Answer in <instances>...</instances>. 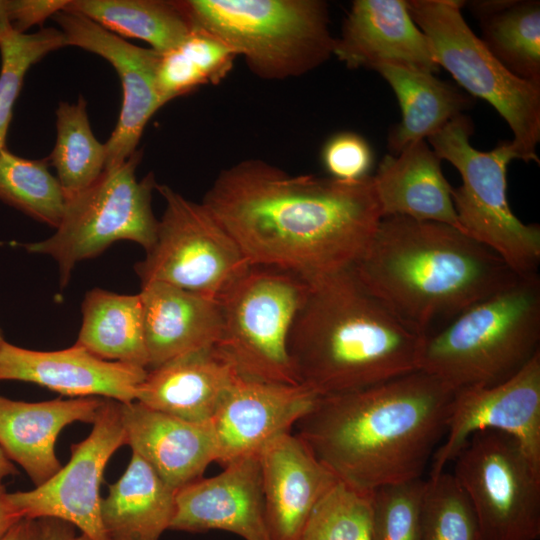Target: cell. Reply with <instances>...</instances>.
I'll return each instance as SVG.
<instances>
[{"mask_svg":"<svg viewBox=\"0 0 540 540\" xmlns=\"http://www.w3.org/2000/svg\"><path fill=\"white\" fill-rule=\"evenodd\" d=\"M74 540H91V539L88 538L86 535L81 534L79 536H75Z\"/></svg>","mask_w":540,"mask_h":540,"instance_id":"f6af8a7d","label":"cell"},{"mask_svg":"<svg viewBox=\"0 0 540 540\" xmlns=\"http://www.w3.org/2000/svg\"><path fill=\"white\" fill-rule=\"evenodd\" d=\"M144 334L151 370L182 355L217 346L220 300L163 282L141 285Z\"/></svg>","mask_w":540,"mask_h":540,"instance_id":"603a6c76","label":"cell"},{"mask_svg":"<svg viewBox=\"0 0 540 540\" xmlns=\"http://www.w3.org/2000/svg\"><path fill=\"white\" fill-rule=\"evenodd\" d=\"M309 282L288 338L298 383L331 396L418 370L424 337L369 292L353 267Z\"/></svg>","mask_w":540,"mask_h":540,"instance_id":"277c9868","label":"cell"},{"mask_svg":"<svg viewBox=\"0 0 540 540\" xmlns=\"http://www.w3.org/2000/svg\"><path fill=\"white\" fill-rule=\"evenodd\" d=\"M37 520L40 523L42 540H74L76 536L75 527L66 521L55 518Z\"/></svg>","mask_w":540,"mask_h":540,"instance_id":"ab89813d","label":"cell"},{"mask_svg":"<svg viewBox=\"0 0 540 540\" xmlns=\"http://www.w3.org/2000/svg\"><path fill=\"white\" fill-rule=\"evenodd\" d=\"M165 201L156 239L134 270L141 285L163 282L220 300L251 264L201 202L157 184Z\"/></svg>","mask_w":540,"mask_h":540,"instance_id":"8fae6325","label":"cell"},{"mask_svg":"<svg viewBox=\"0 0 540 540\" xmlns=\"http://www.w3.org/2000/svg\"><path fill=\"white\" fill-rule=\"evenodd\" d=\"M320 396L302 384L239 376L211 421L222 466L258 454L275 437L291 432Z\"/></svg>","mask_w":540,"mask_h":540,"instance_id":"2e32d148","label":"cell"},{"mask_svg":"<svg viewBox=\"0 0 540 540\" xmlns=\"http://www.w3.org/2000/svg\"><path fill=\"white\" fill-rule=\"evenodd\" d=\"M407 7L427 37L437 65L506 121L519 160L539 163L540 85L511 73L487 49L462 15L464 1L408 0Z\"/></svg>","mask_w":540,"mask_h":540,"instance_id":"ba28073f","label":"cell"},{"mask_svg":"<svg viewBox=\"0 0 540 540\" xmlns=\"http://www.w3.org/2000/svg\"><path fill=\"white\" fill-rule=\"evenodd\" d=\"M322 162L330 177L356 181L370 176L373 152L369 143L354 132H339L327 140Z\"/></svg>","mask_w":540,"mask_h":540,"instance_id":"74e56055","label":"cell"},{"mask_svg":"<svg viewBox=\"0 0 540 540\" xmlns=\"http://www.w3.org/2000/svg\"><path fill=\"white\" fill-rule=\"evenodd\" d=\"M372 180L382 217L433 221L462 231L452 201L453 187L426 140L412 142L396 155H385Z\"/></svg>","mask_w":540,"mask_h":540,"instance_id":"d4e9b609","label":"cell"},{"mask_svg":"<svg viewBox=\"0 0 540 540\" xmlns=\"http://www.w3.org/2000/svg\"><path fill=\"white\" fill-rule=\"evenodd\" d=\"M148 370L103 360L77 344L56 351H37L3 341L0 381L34 383L62 395L136 401Z\"/></svg>","mask_w":540,"mask_h":540,"instance_id":"ac0fdd59","label":"cell"},{"mask_svg":"<svg viewBox=\"0 0 540 540\" xmlns=\"http://www.w3.org/2000/svg\"><path fill=\"white\" fill-rule=\"evenodd\" d=\"M372 493L336 480L312 509L297 540H371Z\"/></svg>","mask_w":540,"mask_h":540,"instance_id":"836d02e7","label":"cell"},{"mask_svg":"<svg viewBox=\"0 0 540 540\" xmlns=\"http://www.w3.org/2000/svg\"><path fill=\"white\" fill-rule=\"evenodd\" d=\"M310 286L289 270L251 265L221 297L222 331L217 348L240 376L265 382L300 384L288 338Z\"/></svg>","mask_w":540,"mask_h":540,"instance_id":"30bf717a","label":"cell"},{"mask_svg":"<svg viewBox=\"0 0 540 540\" xmlns=\"http://www.w3.org/2000/svg\"><path fill=\"white\" fill-rule=\"evenodd\" d=\"M13 30L7 11V0H0V41Z\"/></svg>","mask_w":540,"mask_h":540,"instance_id":"7bdbcfd3","label":"cell"},{"mask_svg":"<svg viewBox=\"0 0 540 540\" xmlns=\"http://www.w3.org/2000/svg\"><path fill=\"white\" fill-rule=\"evenodd\" d=\"M455 390L415 370L320 396L296 434L337 480L359 491L423 478L447 429Z\"/></svg>","mask_w":540,"mask_h":540,"instance_id":"7a4b0ae2","label":"cell"},{"mask_svg":"<svg viewBox=\"0 0 540 540\" xmlns=\"http://www.w3.org/2000/svg\"><path fill=\"white\" fill-rule=\"evenodd\" d=\"M239 376L231 361L215 346L148 370L136 401L183 420L207 423Z\"/></svg>","mask_w":540,"mask_h":540,"instance_id":"cb8c5ba5","label":"cell"},{"mask_svg":"<svg viewBox=\"0 0 540 540\" xmlns=\"http://www.w3.org/2000/svg\"><path fill=\"white\" fill-rule=\"evenodd\" d=\"M53 19L61 27L67 45L101 56L120 78L122 106L115 129L105 143V169L119 165L137 150L147 122L163 106L157 86L161 54L132 45L78 13L61 10Z\"/></svg>","mask_w":540,"mask_h":540,"instance_id":"9a60e30c","label":"cell"},{"mask_svg":"<svg viewBox=\"0 0 540 540\" xmlns=\"http://www.w3.org/2000/svg\"><path fill=\"white\" fill-rule=\"evenodd\" d=\"M472 134V120L460 114L427 138L439 158L450 162L461 176V186L452 190L461 229L495 252L518 276L538 274L540 227L518 219L507 198V167L518 159L512 142L479 151L470 143Z\"/></svg>","mask_w":540,"mask_h":540,"instance_id":"52a82bcc","label":"cell"},{"mask_svg":"<svg viewBox=\"0 0 540 540\" xmlns=\"http://www.w3.org/2000/svg\"><path fill=\"white\" fill-rule=\"evenodd\" d=\"M374 71L394 91L401 120L388 135V149L396 155L410 143L426 140L474 104V98L432 73L381 65Z\"/></svg>","mask_w":540,"mask_h":540,"instance_id":"4316f807","label":"cell"},{"mask_svg":"<svg viewBox=\"0 0 540 540\" xmlns=\"http://www.w3.org/2000/svg\"><path fill=\"white\" fill-rule=\"evenodd\" d=\"M485 429L512 436L540 465V352L500 384L455 390L446 433L432 457L429 476L445 471L469 437Z\"/></svg>","mask_w":540,"mask_h":540,"instance_id":"5bb4252c","label":"cell"},{"mask_svg":"<svg viewBox=\"0 0 540 540\" xmlns=\"http://www.w3.org/2000/svg\"><path fill=\"white\" fill-rule=\"evenodd\" d=\"M333 55L349 69L392 65L432 74L439 70L406 0L353 1L335 38Z\"/></svg>","mask_w":540,"mask_h":540,"instance_id":"d6986e66","label":"cell"},{"mask_svg":"<svg viewBox=\"0 0 540 540\" xmlns=\"http://www.w3.org/2000/svg\"><path fill=\"white\" fill-rule=\"evenodd\" d=\"M192 29L242 56L265 80L299 77L333 55L335 37L323 0H177Z\"/></svg>","mask_w":540,"mask_h":540,"instance_id":"8992f818","label":"cell"},{"mask_svg":"<svg viewBox=\"0 0 540 540\" xmlns=\"http://www.w3.org/2000/svg\"><path fill=\"white\" fill-rule=\"evenodd\" d=\"M478 20L487 49L514 75L540 85V2H465Z\"/></svg>","mask_w":540,"mask_h":540,"instance_id":"f1b7e54d","label":"cell"},{"mask_svg":"<svg viewBox=\"0 0 540 540\" xmlns=\"http://www.w3.org/2000/svg\"><path fill=\"white\" fill-rule=\"evenodd\" d=\"M142 150L123 163L104 169L89 187L66 199L52 236L24 245L30 253L52 257L65 287L75 265L103 253L116 241L128 240L147 251L155 242L158 220L152 210L157 183L152 172L136 177Z\"/></svg>","mask_w":540,"mask_h":540,"instance_id":"9c48e42d","label":"cell"},{"mask_svg":"<svg viewBox=\"0 0 540 540\" xmlns=\"http://www.w3.org/2000/svg\"><path fill=\"white\" fill-rule=\"evenodd\" d=\"M3 341H4L3 332H2V330L0 328V345L3 343Z\"/></svg>","mask_w":540,"mask_h":540,"instance_id":"bcb514c9","label":"cell"},{"mask_svg":"<svg viewBox=\"0 0 540 540\" xmlns=\"http://www.w3.org/2000/svg\"><path fill=\"white\" fill-rule=\"evenodd\" d=\"M353 270L369 292L424 338L520 278L463 231L402 216L381 219Z\"/></svg>","mask_w":540,"mask_h":540,"instance_id":"3957f363","label":"cell"},{"mask_svg":"<svg viewBox=\"0 0 540 540\" xmlns=\"http://www.w3.org/2000/svg\"><path fill=\"white\" fill-rule=\"evenodd\" d=\"M540 352V277L472 305L424 338L418 370L453 390L490 387L518 373Z\"/></svg>","mask_w":540,"mask_h":540,"instance_id":"5b68a950","label":"cell"},{"mask_svg":"<svg viewBox=\"0 0 540 540\" xmlns=\"http://www.w3.org/2000/svg\"><path fill=\"white\" fill-rule=\"evenodd\" d=\"M0 540H42L39 520L22 518Z\"/></svg>","mask_w":540,"mask_h":540,"instance_id":"60d3db41","label":"cell"},{"mask_svg":"<svg viewBox=\"0 0 540 540\" xmlns=\"http://www.w3.org/2000/svg\"><path fill=\"white\" fill-rule=\"evenodd\" d=\"M202 203L251 265L312 280L352 268L382 217L372 175H291L262 159L223 169Z\"/></svg>","mask_w":540,"mask_h":540,"instance_id":"6da1fadb","label":"cell"},{"mask_svg":"<svg viewBox=\"0 0 540 540\" xmlns=\"http://www.w3.org/2000/svg\"><path fill=\"white\" fill-rule=\"evenodd\" d=\"M259 460L269 540H297L312 509L337 478L292 431L269 441Z\"/></svg>","mask_w":540,"mask_h":540,"instance_id":"ffe728a7","label":"cell"},{"mask_svg":"<svg viewBox=\"0 0 540 540\" xmlns=\"http://www.w3.org/2000/svg\"><path fill=\"white\" fill-rule=\"evenodd\" d=\"M90 434L72 444L69 462L29 491L8 493L23 518H55L78 528L91 540H110L101 519L100 487L112 455L126 445L121 402L104 398Z\"/></svg>","mask_w":540,"mask_h":540,"instance_id":"4fadbf2b","label":"cell"},{"mask_svg":"<svg viewBox=\"0 0 540 540\" xmlns=\"http://www.w3.org/2000/svg\"><path fill=\"white\" fill-rule=\"evenodd\" d=\"M103 401L78 397L24 402L0 395V448L40 486L62 467L55 452L60 432L74 422L93 423Z\"/></svg>","mask_w":540,"mask_h":540,"instance_id":"7402d4cb","label":"cell"},{"mask_svg":"<svg viewBox=\"0 0 540 540\" xmlns=\"http://www.w3.org/2000/svg\"><path fill=\"white\" fill-rule=\"evenodd\" d=\"M219 474L199 478L176 492L170 530H221L243 540H269L259 453L238 458Z\"/></svg>","mask_w":540,"mask_h":540,"instance_id":"e0dca14e","label":"cell"},{"mask_svg":"<svg viewBox=\"0 0 540 540\" xmlns=\"http://www.w3.org/2000/svg\"><path fill=\"white\" fill-rule=\"evenodd\" d=\"M176 492L142 457L132 452L126 470L101 499V519L108 538L160 540L170 528Z\"/></svg>","mask_w":540,"mask_h":540,"instance_id":"484cf974","label":"cell"},{"mask_svg":"<svg viewBox=\"0 0 540 540\" xmlns=\"http://www.w3.org/2000/svg\"><path fill=\"white\" fill-rule=\"evenodd\" d=\"M48 165V158L27 159L2 148L0 200L56 229L64 213L66 196Z\"/></svg>","mask_w":540,"mask_h":540,"instance_id":"d6a6232c","label":"cell"},{"mask_svg":"<svg viewBox=\"0 0 540 540\" xmlns=\"http://www.w3.org/2000/svg\"><path fill=\"white\" fill-rule=\"evenodd\" d=\"M56 117V143L47 158L67 199L101 176L106 165V148L92 132L82 96L75 104L59 102Z\"/></svg>","mask_w":540,"mask_h":540,"instance_id":"4dcf8cb0","label":"cell"},{"mask_svg":"<svg viewBox=\"0 0 540 540\" xmlns=\"http://www.w3.org/2000/svg\"><path fill=\"white\" fill-rule=\"evenodd\" d=\"M236 53L217 37L200 29L161 54L157 86L163 105L199 86L219 84L231 71Z\"/></svg>","mask_w":540,"mask_h":540,"instance_id":"1f68e13d","label":"cell"},{"mask_svg":"<svg viewBox=\"0 0 540 540\" xmlns=\"http://www.w3.org/2000/svg\"><path fill=\"white\" fill-rule=\"evenodd\" d=\"M126 445L175 490L203 477L217 460L211 422L196 423L146 407L121 403Z\"/></svg>","mask_w":540,"mask_h":540,"instance_id":"44dd1931","label":"cell"},{"mask_svg":"<svg viewBox=\"0 0 540 540\" xmlns=\"http://www.w3.org/2000/svg\"><path fill=\"white\" fill-rule=\"evenodd\" d=\"M453 462L480 540H539L540 465L515 438L497 430L475 432Z\"/></svg>","mask_w":540,"mask_h":540,"instance_id":"7c38bea8","label":"cell"},{"mask_svg":"<svg viewBox=\"0 0 540 540\" xmlns=\"http://www.w3.org/2000/svg\"><path fill=\"white\" fill-rule=\"evenodd\" d=\"M426 479L386 485L372 493L371 540H420Z\"/></svg>","mask_w":540,"mask_h":540,"instance_id":"8d00e7d4","label":"cell"},{"mask_svg":"<svg viewBox=\"0 0 540 540\" xmlns=\"http://www.w3.org/2000/svg\"><path fill=\"white\" fill-rule=\"evenodd\" d=\"M18 474V470L13 462H11L2 449L0 448V483L7 476H13Z\"/></svg>","mask_w":540,"mask_h":540,"instance_id":"ee69618b","label":"cell"},{"mask_svg":"<svg viewBox=\"0 0 540 540\" xmlns=\"http://www.w3.org/2000/svg\"><path fill=\"white\" fill-rule=\"evenodd\" d=\"M63 10L85 16L121 38L143 40L159 54L178 46L192 30L177 1L69 0Z\"/></svg>","mask_w":540,"mask_h":540,"instance_id":"f546056e","label":"cell"},{"mask_svg":"<svg viewBox=\"0 0 540 540\" xmlns=\"http://www.w3.org/2000/svg\"><path fill=\"white\" fill-rule=\"evenodd\" d=\"M420 540H480L473 508L452 473L426 479Z\"/></svg>","mask_w":540,"mask_h":540,"instance_id":"e575fe53","label":"cell"},{"mask_svg":"<svg viewBox=\"0 0 540 540\" xmlns=\"http://www.w3.org/2000/svg\"><path fill=\"white\" fill-rule=\"evenodd\" d=\"M67 46L63 32L41 28L31 34L12 31L0 41V150L5 146L14 103L29 68L50 52Z\"/></svg>","mask_w":540,"mask_h":540,"instance_id":"d590c367","label":"cell"},{"mask_svg":"<svg viewBox=\"0 0 540 540\" xmlns=\"http://www.w3.org/2000/svg\"><path fill=\"white\" fill-rule=\"evenodd\" d=\"M95 356L148 368L144 313L140 293L118 294L94 288L82 302L76 343Z\"/></svg>","mask_w":540,"mask_h":540,"instance_id":"83f0119b","label":"cell"},{"mask_svg":"<svg viewBox=\"0 0 540 540\" xmlns=\"http://www.w3.org/2000/svg\"><path fill=\"white\" fill-rule=\"evenodd\" d=\"M69 0H7L11 26L18 33L41 25L49 17L63 10Z\"/></svg>","mask_w":540,"mask_h":540,"instance_id":"f35d334b","label":"cell"},{"mask_svg":"<svg viewBox=\"0 0 540 540\" xmlns=\"http://www.w3.org/2000/svg\"><path fill=\"white\" fill-rule=\"evenodd\" d=\"M22 518L10 502L5 486L0 483V539Z\"/></svg>","mask_w":540,"mask_h":540,"instance_id":"b9f144b4","label":"cell"}]
</instances>
